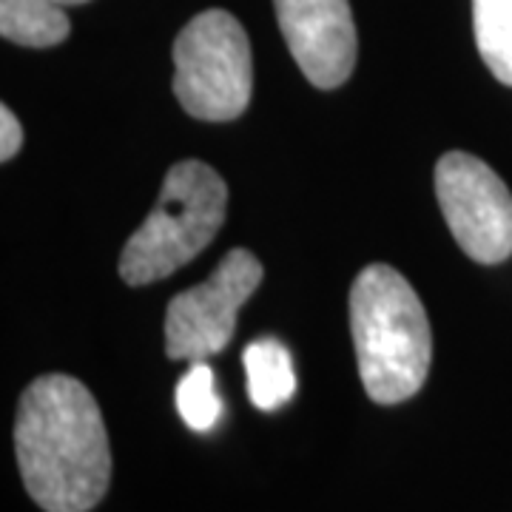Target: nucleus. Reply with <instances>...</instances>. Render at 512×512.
Here are the masks:
<instances>
[{
  "label": "nucleus",
  "instance_id": "4",
  "mask_svg": "<svg viewBox=\"0 0 512 512\" xmlns=\"http://www.w3.org/2000/svg\"><path fill=\"white\" fill-rule=\"evenodd\" d=\"M174 94L191 117L208 123L237 120L254 94L251 43L231 12L208 9L174 43Z\"/></svg>",
  "mask_w": 512,
  "mask_h": 512
},
{
  "label": "nucleus",
  "instance_id": "10",
  "mask_svg": "<svg viewBox=\"0 0 512 512\" xmlns=\"http://www.w3.org/2000/svg\"><path fill=\"white\" fill-rule=\"evenodd\" d=\"M473 29L487 69L512 86V0H473Z\"/></svg>",
  "mask_w": 512,
  "mask_h": 512
},
{
  "label": "nucleus",
  "instance_id": "7",
  "mask_svg": "<svg viewBox=\"0 0 512 512\" xmlns=\"http://www.w3.org/2000/svg\"><path fill=\"white\" fill-rule=\"evenodd\" d=\"M279 32L316 89H339L356 66V23L348 0H274Z\"/></svg>",
  "mask_w": 512,
  "mask_h": 512
},
{
  "label": "nucleus",
  "instance_id": "5",
  "mask_svg": "<svg viewBox=\"0 0 512 512\" xmlns=\"http://www.w3.org/2000/svg\"><path fill=\"white\" fill-rule=\"evenodd\" d=\"M262 262L245 248L222 256L197 288L177 293L165 311V353L174 362H205L231 345L239 308L262 285Z\"/></svg>",
  "mask_w": 512,
  "mask_h": 512
},
{
  "label": "nucleus",
  "instance_id": "1",
  "mask_svg": "<svg viewBox=\"0 0 512 512\" xmlns=\"http://www.w3.org/2000/svg\"><path fill=\"white\" fill-rule=\"evenodd\" d=\"M15 453L26 493L46 512L94 510L111 481L109 433L89 387L63 373L23 390Z\"/></svg>",
  "mask_w": 512,
  "mask_h": 512
},
{
  "label": "nucleus",
  "instance_id": "6",
  "mask_svg": "<svg viewBox=\"0 0 512 512\" xmlns=\"http://www.w3.org/2000/svg\"><path fill=\"white\" fill-rule=\"evenodd\" d=\"M436 197L458 248L481 265L512 256V194L484 160L450 151L436 165Z\"/></svg>",
  "mask_w": 512,
  "mask_h": 512
},
{
  "label": "nucleus",
  "instance_id": "9",
  "mask_svg": "<svg viewBox=\"0 0 512 512\" xmlns=\"http://www.w3.org/2000/svg\"><path fill=\"white\" fill-rule=\"evenodd\" d=\"M72 32L66 6L55 0H0V35L26 49H49Z\"/></svg>",
  "mask_w": 512,
  "mask_h": 512
},
{
  "label": "nucleus",
  "instance_id": "13",
  "mask_svg": "<svg viewBox=\"0 0 512 512\" xmlns=\"http://www.w3.org/2000/svg\"><path fill=\"white\" fill-rule=\"evenodd\" d=\"M60 6H83V3H89V0H55Z\"/></svg>",
  "mask_w": 512,
  "mask_h": 512
},
{
  "label": "nucleus",
  "instance_id": "8",
  "mask_svg": "<svg viewBox=\"0 0 512 512\" xmlns=\"http://www.w3.org/2000/svg\"><path fill=\"white\" fill-rule=\"evenodd\" d=\"M242 365H245L248 396L254 407L274 413L282 404L291 402L296 393V373H293L291 353L279 339L265 336L251 342L242 353Z\"/></svg>",
  "mask_w": 512,
  "mask_h": 512
},
{
  "label": "nucleus",
  "instance_id": "12",
  "mask_svg": "<svg viewBox=\"0 0 512 512\" xmlns=\"http://www.w3.org/2000/svg\"><path fill=\"white\" fill-rule=\"evenodd\" d=\"M23 146V128H20V120L15 117V111L9 106L0 109V160L9 163L15 154Z\"/></svg>",
  "mask_w": 512,
  "mask_h": 512
},
{
  "label": "nucleus",
  "instance_id": "11",
  "mask_svg": "<svg viewBox=\"0 0 512 512\" xmlns=\"http://www.w3.org/2000/svg\"><path fill=\"white\" fill-rule=\"evenodd\" d=\"M177 410L185 424L197 433L214 430V424L220 421L222 402L217 396L214 370L208 367V362H191V367L185 370L177 384Z\"/></svg>",
  "mask_w": 512,
  "mask_h": 512
},
{
  "label": "nucleus",
  "instance_id": "2",
  "mask_svg": "<svg viewBox=\"0 0 512 512\" xmlns=\"http://www.w3.org/2000/svg\"><path fill=\"white\" fill-rule=\"evenodd\" d=\"M350 333L367 396L399 404L419 393L433 359V333L419 293L390 265H367L350 288Z\"/></svg>",
  "mask_w": 512,
  "mask_h": 512
},
{
  "label": "nucleus",
  "instance_id": "3",
  "mask_svg": "<svg viewBox=\"0 0 512 512\" xmlns=\"http://www.w3.org/2000/svg\"><path fill=\"white\" fill-rule=\"evenodd\" d=\"M228 185L211 165H171L154 211L120 254V276L140 288L160 282L202 254L225 222Z\"/></svg>",
  "mask_w": 512,
  "mask_h": 512
}]
</instances>
